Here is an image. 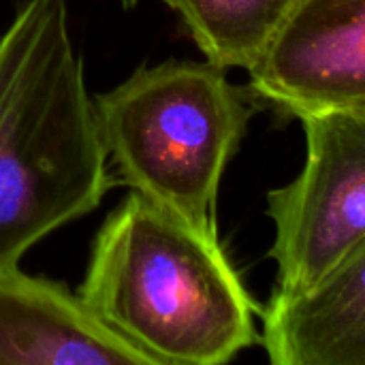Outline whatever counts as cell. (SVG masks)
I'll return each mask as SVG.
<instances>
[{
	"mask_svg": "<svg viewBox=\"0 0 365 365\" xmlns=\"http://www.w3.org/2000/svg\"><path fill=\"white\" fill-rule=\"evenodd\" d=\"M113 184L66 0H26L0 32V272Z\"/></svg>",
	"mask_w": 365,
	"mask_h": 365,
	"instance_id": "cell-1",
	"label": "cell"
},
{
	"mask_svg": "<svg viewBox=\"0 0 365 365\" xmlns=\"http://www.w3.org/2000/svg\"><path fill=\"white\" fill-rule=\"evenodd\" d=\"M77 297L154 365H222L261 342L220 242L135 190L96 233Z\"/></svg>",
	"mask_w": 365,
	"mask_h": 365,
	"instance_id": "cell-2",
	"label": "cell"
},
{
	"mask_svg": "<svg viewBox=\"0 0 365 365\" xmlns=\"http://www.w3.org/2000/svg\"><path fill=\"white\" fill-rule=\"evenodd\" d=\"M252 98L207 60L137 68L94 98L113 182L218 240V188L255 113Z\"/></svg>",
	"mask_w": 365,
	"mask_h": 365,
	"instance_id": "cell-3",
	"label": "cell"
},
{
	"mask_svg": "<svg viewBox=\"0 0 365 365\" xmlns=\"http://www.w3.org/2000/svg\"><path fill=\"white\" fill-rule=\"evenodd\" d=\"M306 163L287 186L267 192L276 227L267 257L272 295H297L327 276L365 237V113L325 111L299 120Z\"/></svg>",
	"mask_w": 365,
	"mask_h": 365,
	"instance_id": "cell-4",
	"label": "cell"
},
{
	"mask_svg": "<svg viewBox=\"0 0 365 365\" xmlns=\"http://www.w3.org/2000/svg\"><path fill=\"white\" fill-rule=\"evenodd\" d=\"M248 75L287 118L365 113V0H299Z\"/></svg>",
	"mask_w": 365,
	"mask_h": 365,
	"instance_id": "cell-5",
	"label": "cell"
},
{
	"mask_svg": "<svg viewBox=\"0 0 365 365\" xmlns=\"http://www.w3.org/2000/svg\"><path fill=\"white\" fill-rule=\"evenodd\" d=\"M0 365H154L62 284L0 272Z\"/></svg>",
	"mask_w": 365,
	"mask_h": 365,
	"instance_id": "cell-6",
	"label": "cell"
},
{
	"mask_svg": "<svg viewBox=\"0 0 365 365\" xmlns=\"http://www.w3.org/2000/svg\"><path fill=\"white\" fill-rule=\"evenodd\" d=\"M261 321L274 365H365V237L308 291L272 295Z\"/></svg>",
	"mask_w": 365,
	"mask_h": 365,
	"instance_id": "cell-7",
	"label": "cell"
},
{
	"mask_svg": "<svg viewBox=\"0 0 365 365\" xmlns=\"http://www.w3.org/2000/svg\"><path fill=\"white\" fill-rule=\"evenodd\" d=\"M207 62L250 71L299 0H163Z\"/></svg>",
	"mask_w": 365,
	"mask_h": 365,
	"instance_id": "cell-8",
	"label": "cell"
},
{
	"mask_svg": "<svg viewBox=\"0 0 365 365\" xmlns=\"http://www.w3.org/2000/svg\"><path fill=\"white\" fill-rule=\"evenodd\" d=\"M141 0H122V4L126 6V9H133V6H137Z\"/></svg>",
	"mask_w": 365,
	"mask_h": 365,
	"instance_id": "cell-9",
	"label": "cell"
}]
</instances>
